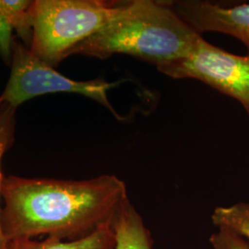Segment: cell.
<instances>
[{
  "instance_id": "11",
  "label": "cell",
  "mask_w": 249,
  "mask_h": 249,
  "mask_svg": "<svg viewBox=\"0 0 249 249\" xmlns=\"http://www.w3.org/2000/svg\"><path fill=\"white\" fill-rule=\"evenodd\" d=\"M16 110L7 104L0 103V197L3 176L1 173V160L3 155L9 151L15 141L16 131ZM1 213V208H0ZM8 241L6 240L0 224V249H7Z\"/></svg>"
},
{
  "instance_id": "1",
  "label": "cell",
  "mask_w": 249,
  "mask_h": 249,
  "mask_svg": "<svg viewBox=\"0 0 249 249\" xmlns=\"http://www.w3.org/2000/svg\"><path fill=\"white\" fill-rule=\"evenodd\" d=\"M0 224L6 240L47 235L61 241L87 237L112 226L128 199L114 175L87 180L3 178Z\"/></svg>"
},
{
  "instance_id": "10",
  "label": "cell",
  "mask_w": 249,
  "mask_h": 249,
  "mask_svg": "<svg viewBox=\"0 0 249 249\" xmlns=\"http://www.w3.org/2000/svg\"><path fill=\"white\" fill-rule=\"evenodd\" d=\"M217 228L233 231L249 246V203L239 202L229 207H218L212 214Z\"/></svg>"
},
{
  "instance_id": "5",
  "label": "cell",
  "mask_w": 249,
  "mask_h": 249,
  "mask_svg": "<svg viewBox=\"0 0 249 249\" xmlns=\"http://www.w3.org/2000/svg\"><path fill=\"white\" fill-rule=\"evenodd\" d=\"M173 79H196L238 101L249 114V54L237 55L201 37L187 57L156 67Z\"/></svg>"
},
{
  "instance_id": "8",
  "label": "cell",
  "mask_w": 249,
  "mask_h": 249,
  "mask_svg": "<svg viewBox=\"0 0 249 249\" xmlns=\"http://www.w3.org/2000/svg\"><path fill=\"white\" fill-rule=\"evenodd\" d=\"M112 228L116 234L115 249H152L150 231L129 198L116 213Z\"/></svg>"
},
{
  "instance_id": "9",
  "label": "cell",
  "mask_w": 249,
  "mask_h": 249,
  "mask_svg": "<svg viewBox=\"0 0 249 249\" xmlns=\"http://www.w3.org/2000/svg\"><path fill=\"white\" fill-rule=\"evenodd\" d=\"M115 231L112 226H107L79 240L61 241L53 237L44 241L15 239L8 242L7 249H115Z\"/></svg>"
},
{
  "instance_id": "12",
  "label": "cell",
  "mask_w": 249,
  "mask_h": 249,
  "mask_svg": "<svg viewBox=\"0 0 249 249\" xmlns=\"http://www.w3.org/2000/svg\"><path fill=\"white\" fill-rule=\"evenodd\" d=\"M213 249H249L246 241L239 235L225 228H218L210 237Z\"/></svg>"
},
{
  "instance_id": "6",
  "label": "cell",
  "mask_w": 249,
  "mask_h": 249,
  "mask_svg": "<svg viewBox=\"0 0 249 249\" xmlns=\"http://www.w3.org/2000/svg\"><path fill=\"white\" fill-rule=\"evenodd\" d=\"M180 18L201 36L215 32L233 36L247 46L249 54V3L223 7L209 1H167Z\"/></svg>"
},
{
  "instance_id": "7",
  "label": "cell",
  "mask_w": 249,
  "mask_h": 249,
  "mask_svg": "<svg viewBox=\"0 0 249 249\" xmlns=\"http://www.w3.org/2000/svg\"><path fill=\"white\" fill-rule=\"evenodd\" d=\"M32 1L0 0V54L5 62L10 65L14 36L18 33L19 39L28 44L32 38V19L30 7Z\"/></svg>"
},
{
  "instance_id": "2",
  "label": "cell",
  "mask_w": 249,
  "mask_h": 249,
  "mask_svg": "<svg viewBox=\"0 0 249 249\" xmlns=\"http://www.w3.org/2000/svg\"><path fill=\"white\" fill-rule=\"evenodd\" d=\"M201 37L167 1L131 0L125 1L115 18L77 45L70 55L106 59L124 53L157 67L187 57Z\"/></svg>"
},
{
  "instance_id": "3",
  "label": "cell",
  "mask_w": 249,
  "mask_h": 249,
  "mask_svg": "<svg viewBox=\"0 0 249 249\" xmlns=\"http://www.w3.org/2000/svg\"><path fill=\"white\" fill-rule=\"evenodd\" d=\"M125 1H32L31 51L51 67H57L77 46L115 18Z\"/></svg>"
},
{
  "instance_id": "4",
  "label": "cell",
  "mask_w": 249,
  "mask_h": 249,
  "mask_svg": "<svg viewBox=\"0 0 249 249\" xmlns=\"http://www.w3.org/2000/svg\"><path fill=\"white\" fill-rule=\"evenodd\" d=\"M9 81L0 95V103L18 108L24 102L48 93H75L96 101L117 119H122L110 104L107 91L121 81L96 80L79 81L64 76L44 62L18 38H14L11 50Z\"/></svg>"
}]
</instances>
